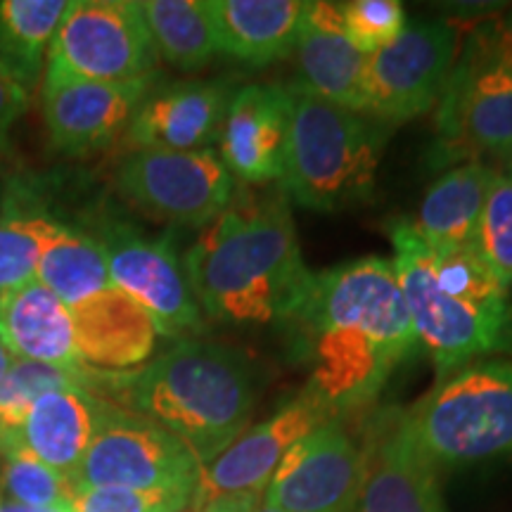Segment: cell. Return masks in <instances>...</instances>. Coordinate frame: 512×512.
I'll use <instances>...</instances> for the list:
<instances>
[{
	"label": "cell",
	"instance_id": "8992f818",
	"mask_svg": "<svg viewBox=\"0 0 512 512\" xmlns=\"http://www.w3.org/2000/svg\"><path fill=\"white\" fill-rule=\"evenodd\" d=\"M403 418L437 470L512 458V358L456 370Z\"/></svg>",
	"mask_w": 512,
	"mask_h": 512
},
{
	"label": "cell",
	"instance_id": "ba28073f",
	"mask_svg": "<svg viewBox=\"0 0 512 512\" xmlns=\"http://www.w3.org/2000/svg\"><path fill=\"white\" fill-rule=\"evenodd\" d=\"M117 188L155 221L204 228L233 202L238 183L216 150H133L121 159Z\"/></svg>",
	"mask_w": 512,
	"mask_h": 512
},
{
	"label": "cell",
	"instance_id": "52a82bcc",
	"mask_svg": "<svg viewBox=\"0 0 512 512\" xmlns=\"http://www.w3.org/2000/svg\"><path fill=\"white\" fill-rule=\"evenodd\" d=\"M159 55L133 0H74L50 41L46 67L86 81L157 76Z\"/></svg>",
	"mask_w": 512,
	"mask_h": 512
},
{
	"label": "cell",
	"instance_id": "2e32d148",
	"mask_svg": "<svg viewBox=\"0 0 512 512\" xmlns=\"http://www.w3.org/2000/svg\"><path fill=\"white\" fill-rule=\"evenodd\" d=\"M441 159L512 155V72L453 74L437 105Z\"/></svg>",
	"mask_w": 512,
	"mask_h": 512
},
{
	"label": "cell",
	"instance_id": "83f0119b",
	"mask_svg": "<svg viewBox=\"0 0 512 512\" xmlns=\"http://www.w3.org/2000/svg\"><path fill=\"white\" fill-rule=\"evenodd\" d=\"M102 370L95 368H57L46 363L12 358V366L0 384V451L10 444L29 408L46 392L62 387H86L98 394ZM100 396V394H98Z\"/></svg>",
	"mask_w": 512,
	"mask_h": 512
},
{
	"label": "cell",
	"instance_id": "7c38bea8",
	"mask_svg": "<svg viewBox=\"0 0 512 512\" xmlns=\"http://www.w3.org/2000/svg\"><path fill=\"white\" fill-rule=\"evenodd\" d=\"M361 482L363 446L335 415L287 451L264 498L285 512H356Z\"/></svg>",
	"mask_w": 512,
	"mask_h": 512
},
{
	"label": "cell",
	"instance_id": "d4e9b609",
	"mask_svg": "<svg viewBox=\"0 0 512 512\" xmlns=\"http://www.w3.org/2000/svg\"><path fill=\"white\" fill-rule=\"evenodd\" d=\"M36 278L55 292L67 309L91 302L114 287L98 240L60 219H55L43 242Z\"/></svg>",
	"mask_w": 512,
	"mask_h": 512
},
{
	"label": "cell",
	"instance_id": "836d02e7",
	"mask_svg": "<svg viewBox=\"0 0 512 512\" xmlns=\"http://www.w3.org/2000/svg\"><path fill=\"white\" fill-rule=\"evenodd\" d=\"M29 93L0 67V138H10V128L27 112Z\"/></svg>",
	"mask_w": 512,
	"mask_h": 512
},
{
	"label": "cell",
	"instance_id": "4316f807",
	"mask_svg": "<svg viewBox=\"0 0 512 512\" xmlns=\"http://www.w3.org/2000/svg\"><path fill=\"white\" fill-rule=\"evenodd\" d=\"M138 10L159 60L171 67L197 72L219 53L207 0H143Z\"/></svg>",
	"mask_w": 512,
	"mask_h": 512
},
{
	"label": "cell",
	"instance_id": "484cf974",
	"mask_svg": "<svg viewBox=\"0 0 512 512\" xmlns=\"http://www.w3.org/2000/svg\"><path fill=\"white\" fill-rule=\"evenodd\" d=\"M67 0H0V67L31 95Z\"/></svg>",
	"mask_w": 512,
	"mask_h": 512
},
{
	"label": "cell",
	"instance_id": "f1b7e54d",
	"mask_svg": "<svg viewBox=\"0 0 512 512\" xmlns=\"http://www.w3.org/2000/svg\"><path fill=\"white\" fill-rule=\"evenodd\" d=\"M306 19L335 29L361 53L387 48L406 29V10L399 0H349V3H306Z\"/></svg>",
	"mask_w": 512,
	"mask_h": 512
},
{
	"label": "cell",
	"instance_id": "7402d4cb",
	"mask_svg": "<svg viewBox=\"0 0 512 512\" xmlns=\"http://www.w3.org/2000/svg\"><path fill=\"white\" fill-rule=\"evenodd\" d=\"M496 171L484 162L448 169L422 197L413 228L430 252L472 247Z\"/></svg>",
	"mask_w": 512,
	"mask_h": 512
},
{
	"label": "cell",
	"instance_id": "277c9868",
	"mask_svg": "<svg viewBox=\"0 0 512 512\" xmlns=\"http://www.w3.org/2000/svg\"><path fill=\"white\" fill-rule=\"evenodd\" d=\"M382 147L384 128L366 114L294 91L290 147L280 178L285 197L313 211L368 202Z\"/></svg>",
	"mask_w": 512,
	"mask_h": 512
},
{
	"label": "cell",
	"instance_id": "e575fe53",
	"mask_svg": "<svg viewBox=\"0 0 512 512\" xmlns=\"http://www.w3.org/2000/svg\"><path fill=\"white\" fill-rule=\"evenodd\" d=\"M261 498H264V491L223 496V498H216V501L202 505V508H197L192 512H254L256 505L261 503Z\"/></svg>",
	"mask_w": 512,
	"mask_h": 512
},
{
	"label": "cell",
	"instance_id": "d6986e66",
	"mask_svg": "<svg viewBox=\"0 0 512 512\" xmlns=\"http://www.w3.org/2000/svg\"><path fill=\"white\" fill-rule=\"evenodd\" d=\"M112 408V401L86 387L53 389L36 399L0 453L24 451L72 479Z\"/></svg>",
	"mask_w": 512,
	"mask_h": 512
},
{
	"label": "cell",
	"instance_id": "6da1fadb",
	"mask_svg": "<svg viewBox=\"0 0 512 512\" xmlns=\"http://www.w3.org/2000/svg\"><path fill=\"white\" fill-rule=\"evenodd\" d=\"M283 325L309 366V392L335 415L375 401L418 347L392 261L380 256L313 273Z\"/></svg>",
	"mask_w": 512,
	"mask_h": 512
},
{
	"label": "cell",
	"instance_id": "1f68e13d",
	"mask_svg": "<svg viewBox=\"0 0 512 512\" xmlns=\"http://www.w3.org/2000/svg\"><path fill=\"white\" fill-rule=\"evenodd\" d=\"M195 489H74L72 512H185L192 510Z\"/></svg>",
	"mask_w": 512,
	"mask_h": 512
},
{
	"label": "cell",
	"instance_id": "9a60e30c",
	"mask_svg": "<svg viewBox=\"0 0 512 512\" xmlns=\"http://www.w3.org/2000/svg\"><path fill=\"white\" fill-rule=\"evenodd\" d=\"M294 91L278 83H252L230 98L219 136V157L235 183L264 185L285 171Z\"/></svg>",
	"mask_w": 512,
	"mask_h": 512
},
{
	"label": "cell",
	"instance_id": "8fae6325",
	"mask_svg": "<svg viewBox=\"0 0 512 512\" xmlns=\"http://www.w3.org/2000/svg\"><path fill=\"white\" fill-rule=\"evenodd\" d=\"M93 238L114 285L152 318L159 335H197L204 328V313L169 238H147L126 223H105Z\"/></svg>",
	"mask_w": 512,
	"mask_h": 512
},
{
	"label": "cell",
	"instance_id": "30bf717a",
	"mask_svg": "<svg viewBox=\"0 0 512 512\" xmlns=\"http://www.w3.org/2000/svg\"><path fill=\"white\" fill-rule=\"evenodd\" d=\"M458 29L444 22L406 27L368 60L366 114L399 124L439 105L458 57Z\"/></svg>",
	"mask_w": 512,
	"mask_h": 512
},
{
	"label": "cell",
	"instance_id": "e0dca14e",
	"mask_svg": "<svg viewBox=\"0 0 512 512\" xmlns=\"http://www.w3.org/2000/svg\"><path fill=\"white\" fill-rule=\"evenodd\" d=\"M437 472L415 444L403 413H384L363 444L356 512H446Z\"/></svg>",
	"mask_w": 512,
	"mask_h": 512
},
{
	"label": "cell",
	"instance_id": "f546056e",
	"mask_svg": "<svg viewBox=\"0 0 512 512\" xmlns=\"http://www.w3.org/2000/svg\"><path fill=\"white\" fill-rule=\"evenodd\" d=\"M0 458H3V465H0V501L36 505V508L69 503L74 494V484L67 475L24 451L0 453Z\"/></svg>",
	"mask_w": 512,
	"mask_h": 512
},
{
	"label": "cell",
	"instance_id": "4dcf8cb0",
	"mask_svg": "<svg viewBox=\"0 0 512 512\" xmlns=\"http://www.w3.org/2000/svg\"><path fill=\"white\" fill-rule=\"evenodd\" d=\"M475 249L496 273V278L512 287V178L496 174L486 195L479 219Z\"/></svg>",
	"mask_w": 512,
	"mask_h": 512
},
{
	"label": "cell",
	"instance_id": "ac0fdd59",
	"mask_svg": "<svg viewBox=\"0 0 512 512\" xmlns=\"http://www.w3.org/2000/svg\"><path fill=\"white\" fill-rule=\"evenodd\" d=\"M230 98L228 81H185L155 88L128 126L133 150H209L221 136Z\"/></svg>",
	"mask_w": 512,
	"mask_h": 512
},
{
	"label": "cell",
	"instance_id": "f35d334b",
	"mask_svg": "<svg viewBox=\"0 0 512 512\" xmlns=\"http://www.w3.org/2000/svg\"><path fill=\"white\" fill-rule=\"evenodd\" d=\"M254 512H285V510H280L278 505H273L271 501H266V498H261V503L256 505Z\"/></svg>",
	"mask_w": 512,
	"mask_h": 512
},
{
	"label": "cell",
	"instance_id": "4fadbf2b",
	"mask_svg": "<svg viewBox=\"0 0 512 512\" xmlns=\"http://www.w3.org/2000/svg\"><path fill=\"white\" fill-rule=\"evenodd\" d=\"M155 81L157 76L128 83L86 81L46 67L41 110L50 143L72 157L105 150L126 136L138 107L155 91Z\"/></svg>",
	"mask_w": 512,
	"mask_h": 512
},
{
	"label": "cell",
	"instance_id": "9c48e42d",
	"mask_svg": "<svg viewBox=\"0 0 512 512\" xmlns=\"http://www.w3.org/2000/svg\"><path fill=\"white\" fill-rule=\"evenodd\" d=\"M202 465L195 453L143 415L114 406L88 446L74 489H197Z\"/></svg>",
	"mask_w": 512,
	"mask_h": 512
},
{
	"label": "cell",
	"instance_id": "5b68a950",
	"mask_svg": "<svg viewBox=\"0 0 512 512\" xmlns=\"http://www.w3.org/2000/svg\"><path fill=\"white\" fill-rule=\"evenodd\" d=\"M389 238L415 339L430 354L439 380L486 356H512V302L479 304L444 290L432 273L430 249L411 219L389 223Z\"/></svg>",
	"mask_w": 512,
	"mask_h": 512
},
{
	"label": "cell",
	"instance_id": "7a4b0ae2",
	"mask_svg": "<svg viewBox=\"0 0 512 512\" xmlns=\"http://www.w3.org/2000/svg\"><path fill=\"white\" fill-rule=\"evenodd\" d=\"M183 266L204 316L235 325H283L313 280L283 190L235 192Z\"/></svg>",
	"mask_w": 512,
	"mask_h": 512
},
{
	"label": "cell",
	"instance_id": "74e56055",
	"mask_svg": "<svg viewBox=\"0 0 512 512\" xmlns=\"http://www.w3.org/2000/svg\"><path fill=\"white\" fill-rule=\"evenodd\" d=\"M10 159V138H0V174L5 171Z\"/></svg>",
	"mask_w": 512,
	"mask_h": 512
},
{
	"label": "cell",
	"instance_id": "44dd1931",
	"mask_svg": "<svg viewBox=\"0 0 512 512\" xmlns=\"http://www.w3.org/2000/svg\"><path fill=\"white\" fill-rule=\"evenodd\" d=\"M219 53L264 67L297 46L306 3L302 0H207Z\"/></svg>",
	"mask_w": 512,
	"mask_h": 512
},
{
	"label": "cell",
	"instance_id": "8d00e7d4",
	"mask_svg": "<svg viewBox=\"0 0 512 512\" xmlns=\"http://www.w3.org/2000/svg\"><path fill=\"white\" fill-rule=\"evenodd\" d=\"M12 356L8 349H5V344L0 342V384H3V380H5V375H8V370H10V366H12Z\"/></svg>",
	"mask_w": 512,
	"mask_h": 512
},
{
	"label": "cell",
	"instance_id": "603a6c76",
	"mask_svg": "<svg viewBox=\"0 0 512 512\" xmlns=\"http://www.w3.org/2000/svg\"><path fill=\"white\" fill-rule=\"evenodd\" d=\"M299 83L294 91L330 102L342 110L366 114V74L370 55L361 53L339 31L306 19L297 46Z\"/></svg>",
	"mask_w": 512,
	"mask_h": 512
},
{
	"label": "cell",
	"instance_id": "ffe728a7",
	"mask_svg": "<svg viewBox=\"0 0 512 512\" xmlns=\"http://www.w3.org/2000/svg\"><path fill=\"white\" fill-rule=\"evenodd\" d=\"M0 342L15 358L57 368H83L72 316L38 278L0 292Z\"/></svg>",
	"mask_w": 512,
	"mask_h": 512
},
{
	"label": "cell",
	"instance_id": "d6a6232c",
	"mask_svg": "<svg viewBox=\"0 0 512 512\" xmlns=\"http://www.w3.org/2000/svg\"><path fill=\"white\" fill-rule=\"evenodd\" d=\"M489 69L512 72V10L479 22L458 48L453 74H479Z\"/></svg>",
	"mask_w": 512,
	"mask_h": 512
},
{
	"label": "cell",
	"instance_id": "3957f363",
	"mask_svg": "<svg viewBox=\"0 0 512 512\" xmlns=\"http://www.w3.org/2000/svg\"><path fill=\"white\" fill-rule=\"evenodd\" d=\"M100 396L164 427L202 467L247 430L254 411L245 358L190 337L133 370H102Z\"/></svg>",
	"mask_w": 512,
	"mask_h": 512
},
{
	"label": "cell",
	"instance_id": "ab89813d",
	"mask_svg": "<svg viewBox=\"0 0 512 512\" xmlns=\"http://www.w3.org/2000/svg\"><path fill=\"white\" fill-rule=\"evenodd\" d=\"M510 178H512V176H510Z\"/></svg>",
	"mask_w": 512,
	"mask_h": 512
},
{
	"label": "cell",
	"instance_id": "5bb4252c",
	"mask_svg": "<svg viewBox=\"0 0 512 512\" xmlns=\"http://www.w3.org/2000/svg\"><path fill=\"white\" fill-rule=\"evenodd\" d=\"M330 418L335 413L316 394L304 392L268 420L249 427L219 458L202 467L192 510L223 496L266 491L287 451Z\"/></svg>",
	"mask_w": 512,
	"mask_h": 512
},
{
	"label": "cell",
	"instance_id": "cb8c5ba5",
	"mask_svg": "<svg viewBox=\"0 0 512 512\" xmlns=\"http://www.w3.org/2000/svg\"><path fill=\"white\" fill-rule=\"evenodd\" d=\"M55 219L34 181L5 178L0 185V292L36 278Z\"/></svg>",
	"mask_w": 512,
	"mask_h": 512
},
{
	"label": "cell",
	"instance_id": "d590c367",
	"mask_svg": "<svg viewBox=\"0 0 512 512\" xmlns=\"http://www.w3.org/2000/svg\"><path fill=\"white\" fill-rule=\"evenodd\" d=\"M0 512H72V508H69V503L48 505V508H36V505H22V503L0 501Z\"/></svg>",
	"mask_w": 512,
	"mask_h": 512
}]
</instances>
